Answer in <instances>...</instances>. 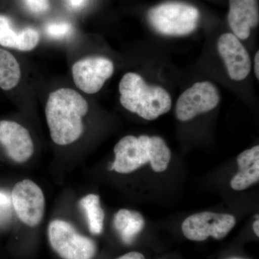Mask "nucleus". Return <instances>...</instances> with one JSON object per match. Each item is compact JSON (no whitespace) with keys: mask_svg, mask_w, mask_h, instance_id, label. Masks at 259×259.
Masks as SVG:
<instances>
[{"mask_svg":"<svg viewBox=\"0 0 259 259\" xmlns=\"http://www.w3.org/2000/svg\"><path fill=\"white\" fill-rule=\"evenodd\" d=\"M68 5L71 9L81 10L86 6L88 0H67Z\"/></svg>","mask_w":259,"mask_h":259,"instance_id":"aec40b11","label":"nucleus"},{"mask_svg":"<svg viewBox=\"0 0 259 259\" xmlns=\"http://www.w3.org/2000/svg\"><path fill=\"white\" fill-rule=\"evenodd\" d=\"M25 5L31 13L35 15H42L50 9L49 0H25Z\"/></svg>","mask_w":259,"mask_h":259,"instance_id":"6ab92c4d","label":"nucleus"},{"mask_svg":"<svg viewBox=\"0 0 259 259\" xmlns=\"http://www.w3.org/2000/svg\"><path fill=\"white\" fill-rule=\"evenodd\" d=\"M117 259H146L142 253L139 252H131V253H126V254L119 257Z\"/></svg>","mask_w":259,"mask_h":259,"instance_id":"412c9836","label":"nucleus"},{"mask_svg":"<svg viewBox=\"0 0 259 259\" xmlns=\"http://www.w3.org/2000/svg\"><path fill=\"white\" fill-rule=\"evenodd\" d=\"M47 35L54 38H64L72 33L73 27L71 24L61 22V23H52L46 27Z\"/></svg>","mask_w":259,"mask_h":259,"instance_id":"a211bd4d","label":"nucleus"},{"mask_svg":"<svg viewBox=\"0 0 259 259\" xmlns=\"http://www.w3.org/2000/svg\"><path fill=\"white\" fill-rule=\"evenodd\" d=\"M144 218L136 211L120 209L114 218V226L125 243H132L144 228Z\"/></svg>","mask_w":259,"mask_h":259,"instance_id":"2eb2a0df","label":"nucleus"},{"mask_svg":"<svg viewBox=\"0 0 259 259\" xmlns=\"http://www.w3.org/2000/svg\"><path fill=\"white\" fill-rule=\"evenodd\" d=\"M259 52L255 54L254 58V71L257 79H259Z\"/></svg>","mask_w":259,"mask_h":259,"instance_id":"4be33fe9","label":"nucleus"},{"mask_svg":"<svg viewBox=\"0 0 259 259\" xmlns=\"http://www.w3.org/2000/svg\"><path fill=\"white\" fill-rule=\"evenodd\" d=\"M0 144L8 156L17 163L28 161L34 153L33 141L30 133L14 121H0Z\"/></svg>","mask_w":259,"mask_h":259,"instance_id":"9b49d317","label":"nucleus"},{"mask_svg":"<svg viewBox=\"0 0 259 259\" xmlns=\"http://www.w3.org/2000/svg\"><path fill=\"white\" fill-rule=\"evenodd\" d=\"M40 41V35L35 28L28 27L18 30L9 18L0 15V46L21 51L35 49Z\"/></svg>","mask_w":259,"mask_h":259,"instance_id":"ddd939ff","label":"nucleus"},{"mask_svg":"<svg viewBox=\"0 0 259 259\" xmlns=\"http://www.w3.org/2000/svg\"><path fill=\"white\" fill-rule=\"evenodd\" d=\"M233 259H239V258H233Z\"/></svg>","mask_w":259,"mask_h":259,"instance_id":"b1692460","label":"nucleus"},{"mask_svg":"<svg viewBox=\"0 0 259 259\" xmlns=\"http://www.w3.org/2000/svg\"><path fill=\"white\" fill-rule=\"evenodd\" d=\"M119 92L122 107L145 120H156L171 110L172 100L168 92L161 87L148 84L136 73L122 76Z\"/></svg>","mask_w":259,"mask_h":259,"instance_id":"f03ea898","label":"nucleus"},{"mask_svg":"<svg viewBox=\"0 0 259 259\" xmlns=\"http://www.w3.org/2000/svg\"><path fill=\"white\" fill-rule=\"evenodd\" d=\"M113 62L102 56H92L73 65L72 76L76 86L87 94L98 93L114 73Z\"/></svg>","mask_w":259,"mask_h":259,"instance_id":"1a4fd4ad","label":"nucleus"},{"mask_svg":"<svg viewBox=\"0 0 259 259\" xmlns=\"http://www.w3.org/2000/svg\"><path fill=\"white\" fill-rule=\"evenodd\" d=\"M79 204L86 214L90 232L93 234H100L103 230L105 212L100 205L99 196L88 194L80 200Z\"/></svg>","mask_w":259,"mask_h":259,"instance_id":"f3484780","label":"nucleus"},{"mask_svg":"<svg viewBox=\"0 0 259 259\" xmlns=\"http://www.w3.org/2000/svg\"><path fill=\"white\" fill-rule=\"evenodd\" d=\"M48 233L53 249L63 259H93L96 253L93 240L80 234L66 221H52Z\"/></svg>","mask_w":259,"mask_h":259,"instance_id":"20e7f679","label":"nucleus"},{"mask_svg":"<svg viewBox=\"0 0 259 259\" xmlns=\"http://www.w3.org/2000/svg\"><path fill=\"white\" fill-rule=\"evenodd\" d=\"M253 231H254L255 234L257 236H259V221L258 220L255 221L254 223H253Z\"/></svg>","mask_w":259,"mask_h":259,"instance_id":"5701e85b","label":"nucleus"},{"mask_svg":"<svg viewBox=\"0 0 259 259\" xmlns=\"http://www.w3.org/2000/svg\"><path fill=\"white\" fill-rule=\"evenodd\" d=\"M148 23L155 31L166 36L190 35L197 28L200 13L194 5L181 1H167L149 9Z\"/></svg>","mask_w":259,"mask_h":259,"instance_id":"7ed1b4c3","label":"nucleus"},{"mask_svg":"<svg viewBox=\"0 0 259 259\" xmlns=\"http://www.w3.org/2000/svg\"><path fill=\"white\" fill-rule=\"evenodd\" d=\"M21 78L20 64L9 51L0 49V88L10 90Z\"/></svg>","mask_w":259,"mask_h":259,"instance_id":"dca6fc26","label":"nucleus"},{"mask_svg":"<svg viewBox=\"0 0 259 259\" xmlns=\"http://www.w3.org/2000/svg\"><path fill=\"white\" fill-rule=\"evenodd\" d=\"M221 100L219 90L209 81H201L192 85L179 97L175 107L177 119L186 122L199 114L211 111Z\"/></svg>","mask_w":259,"mask_h":259,"instance_id":"423d86ee","label":"nucleus"},{"mask_svg":"<svg viewBox=\"0 0 259 259\" xmlns=\"http://www.w3.org/2000/svg\"><path fill=\"white\" fill-rule=\"evenodd\" d=\"M228 23L232 31L239 40L249 37L252 28L258 25V5L257 0H229Z\"/></svg>","mask_w":259,"mask_h":259,"instance_id":"f8f14e48","label":"nucleus"},{"mask_svg":"<svg viewBox=\"0 0 259 259\" xmlns=\"http://www.w3.org/2000/svg\"><path fill=\"white\" fill-rule=\"evenodd\" d=\"M218 50L232 80L242 81L248 76L251 67L249 54L234 34L221 35L218 40Z\"/></svg>","mask_w":259,"mask_h":259,"instance_id":"9d476101","label":"nucleus"},{"mask_svg":"<svg viewBox=\"0 0 259 259\" xmlns=\"http://www.w3.org/2000/svg\"><path fill=\"white\" fill-rule=\"evenodd\" d=\"M156 138L144 135L139 137L127 136L121 139L114 148L115 159L111 169L117 173L129 174L150 162Z\"/></svg>","mask_w":259,"mask_h":259,"instance_id":"39448f33","label":"nucleus"},{"mask_svg":"<svg viewBox=\"0 0 259 259\" xmlns=\"http://www.w3.org/2000/svg\"><path fill=\"white\" fill-rule=\"evenodd\" d=\"M239 171L233 177L231 186L234 190L248 188L259 180V146L241 153L237 158Z\"/></svg>","mask_w":259,"mask_h":259,"instance_id":"4468645a","label":"nucleus"},{"mask_svg":"<svg viewBox=\"0 0 259 259\" xmlns=\"http://www.w3.org/2000/svg\"><path fill=\"white\" fill-rule=\"evenodd\" d=\"M89 110L88 102L79 93L61 88L49 95L46 117L51 139L55 144L66 146L83 134V117Z\"/></svg>","mask_w":259,"mask_h":259,"instance_id":"f257e3e1","label":"nucleus"},{"mask_svg":"<svg viewBox=\"0 0 259 259\" xmlns=\"http://www.w3.org/2000/svg\"><path fill=\"white\" fill-rule=\"evenodd\" d=\"M12 201L19 219L27 226H37L45 212V197L38 185L30 180L18 182L13 187Z\"/></svg>","mask_w":259,"mask_h":259,"instance_id":"6e6552de","label":"nucleus"},{"mask_svg":"<svg viewBox=\"0 0 259 259\" xmlns=\"http://www.w3.org/2000/svg\"><path fill=\"white\" fill-rule=\"evenodd\" d=\"M236 222V218L231 214L203 212L187 218L182 223V230L191 241H202L209 236L222 239L233 229Z\"/></svg>","mask_w":259,"mask_h":259,"instance_id":"0eeeda50","label":"nucleus"}]
</instances>
